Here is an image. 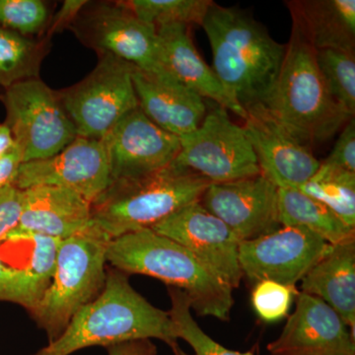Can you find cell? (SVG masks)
<instances>
[{
  "label": "cell",
  "instance_id": "cell-1",
  "mask_svg": "<svg viewBox=\"0 0 355 355\" xmlns=\"http://www.w3.org/2000/svg\"><path fill=\"white\" fill-rule=\"evenodd\" d=\"M202 27L222 85L246 113L260 107L275 86L286 46L275 41L246 11L214 2Z\"/></svg>",
  "mask_w": 355,
  "mask_h": 355
},
{
  "label": "cell",
  "instance_id": "cell-2",
  "mask_svg": "<svg viewBox=\"0 0 355 355\" xmlns=\"http://www.w3.org/2000/svg\"><path fill=\"white\" fill-rule=\"evenodd\" d=\"M151 338L170 347L178 345L169 312L150 304L130 286L127 273L110 266L99 296L77 312L60 338L32 355H70L87 347Z\"/></svg>",
  "mask_w": 355,
  "mask_h": 355
},
{
  "label": "cell",
  "instance_id": "cell-3",
  "mask_svg": "<svg viewBox=\"0 0 355 355\" xmlns=\"http://www.w3.org/2000/svg\"><path fill=\"white\" fill-rule=\"evenodd\" d=\"M250 112L265 114L309 148L331 139L352 120L331 98L318 67L316 49L294 20L275 86L265 102Z\"/></svg>",
  "mask_w": 355,
  "mask_h": 355
},
{
  "label": "cell",
  "instance_id": "cell-4",
  "mask_svg": "<svg viewBox=\"0 0 355 355\" xmlns=\"http://www.w3.org/2000/svg\"><path fill=\"white\" fill-rule=\"evenodd\" d=\"M107 261L127 275L154 277L184 291L198 316L229 321L234 305L233 289L222 282L193 254L153 229L128 233L110 241Z\"/></svg>",
  "mask_w": 355,
  "mask_h": 355
},
{
  "label": "cell",
  "instance_id": "cell-5",
  "mask_svg": "<svg viewBox=\"0 0 355 355\" xmlns=\"http://www.w3.org/2000/svg\"><path fill=\"white\" fill-rule=\"evenodd\" d=\"M209 184L174 163L146 176L116 180L91 205L92 222L111 240L151 229L184 205L200 200Z\"/></svg>",
  "mask_w": 355,
  "mask_h": 355
},
{
  "label": "cell",
  "instance_id": "cell-6",
  "mask_svg": "<svg viewBox=\"0 0 355 355\" xmlns=\"http://www.w3.org/2000/svg\"><path fill=\"white\" fill-rule=\"evenodd\" d=\"M110 241L93 222L83 232L60 241L50 286L29 312L46 331L49 343L60 338L77 312L101 293Z\"/></svg>",
  "mask_w": 355,
  "mask_h": 355
},
{
  "label": "cell",
  "instance_id": "cell-7",
  "mask_svg": "<svg viewBox=\"0 0 355 355\" xmlns=\"http://www.w3.org/2000/svg\"><path fill=\"white\" fill-rule=\"evenodd\" d=\"M6 109L4 123L19 148L23 163L50 158L77 137L57 91L41 79L21 81L1 96Z\"/></svg>",
  "mask_w": 355,
  "mask_h": 355
},
{
  "label": "cell",
  "instance_id": "cell-8",
  "mask_svg": "<svg viewBox=\"0 0 355 355\" xmlns=\"http://www.w3.org/2000/svg\"><path fill=\"white\" fill-rule=\"evenodd\" d=\"M80 83L57 91L77 137L102 139L125 114L139 107L132 83V64L102 53Z\"/></svg>",
  "mask_w": 355,
  "mask_h": 355
},
{
  "label": "cell",
  "instance_id": "cell-9",
  "mask_svg": "<svg viewBox=\"0 0 355 355\" xmlns=\"http://www.w3.org/2000/svg\"><path fill=\"white\" fill-rule=\"evenodd\" d=\"M181 150L174 164L210 184L227 183L260 175V167L244 128L227 110L212 102L197 130L179 137Z\"/></svg>",
  "mask_w": 355,
  "mask_h": 355
},
{
  "label": "cell",
  "instance_id": "cell-10",
  "mask_svg": "<svg viewBox=\"0 0 355 355\" xmlns=\"http://www.w3.org/2000/svg\"><path fill=\"white\" fill-rule=\"evenodd\" d=\"M70 29L98 55L109 53L147 72L165 71L157 28L140 20L123 1L87 2Z\"/></svg>",
  "mask_w": 355,
  "mask_h": 355
},
{
  "label": "cell",
  "instance_id": "cell-11",
  "mask_svg": "<svg viewBox=\"0 0 355 355\" xmlns=\"http://www.w3.org/2000/svg\"><path fill=\"white\" fill-rule=\"evenodd\" d=\"M330 247L308 229L280 226L268 234L240 243V266L243 275L254 284L270 280L296 287Z\"/></svg>",
  "mask_w": 355,
  "mask_h": 355
},
{
  "label": "cell",
  "instance_id": "cell-12",
  "mask_svg": "<svg viewBox=\"0 0 355 355\" xmlns=\"http://www.w3.org/2000/svg\"><path fill=\"white\" fill-rule=\"evenodd\" d=\"M151 229L188 250L231 288L239 287L244 277L239 261L241 241L200 200L184 205Z\"/></svg>",
  "mask_w": 355,
  "mask_h": 355
},
{
  "label": "cell",
  "instance_id": "cell-13",
  "mask_svg": "<svg viewBox=\"0 0 355 355\" xmlns=\"http://www.w3.org/2000/svg\"><path fill=\"white\" fill-rule=\"evenodd\" d=\"M111 183V170L102 139L77 137L60 153L43 160L22 163L13 186L58 187L78 193L92 205Z\"/></svg>",
  "mask_w": 355,
  "mask_h": 355
},
{
  "label": "cell",
  "instance_id": "cell-14",
  "mask_svg": "<svg viewBox=\"0 0 355 355\" xmlns=\"http://www.w3.org/2000/svg\"><path fill=\"white\" fill-rule=\"evenodd\" d=\"M102 140L109 158L111 182L165 169L181 150L179 137L156 125L139 107L121 118Z\"/></svg>",
  "mask_w": 355,
  "mask_h": 355
},
{
  "label": "cell",
  "instance_id": "cell-15",
  "mask_svg": "<svg viewBox=\"0 0 355 355\" xmlns=\"http://www.w3.org/2000/svg\"><path fill=\"white\" fill-rule=\"evenodd\" d=\"M277 190L260 174L209 184L200 202L224 222L240 241H249L280 227Z\"/></svg>",
  "mask_w": 355,
  "mask_h": 355
},
{
  "label": "cell",
  "instance_id": "cell-16",
  "mask_svg": "<svg viewBox=\"0 0 355 355\" xmlns=\"http://www.w3.org/2000/svg\"><path fill=\"white\" fill-rule=\"evenodd\" d=\"M60 240L8 233L0 240V301L34 309L50 286Z\"/></svg>",
  "mask_w": 355,
  "mask_h": 355
},
{
  "label": "cell",
  "instance_id": "cell-17",
  "mask_svg": "<svg viewBox=\"0 0 355 355\" xmlns=\"http://www.w3.org/2000/svg\"><path fill=\"white\" fill-rule=\"evenodd\" d=\"M296 309L270 355H355L354 334L342 317L322 299L298 292Z\"/></svg>",
  "mask_w": 355,
  "mask_h": 355
},
{
  "label": "cell",
  "instance_id": "cell-18",
  "mask_svg": "<svg viewBox=\"0 0 355 355\" xmlns=\"http://www.w3.org/2000/svg\"><path fill=\"white\" fill-rule=\"evenodd\" d=\"M244 121L261 174L277 188L298 190L314 176L321 162L312 149L261 112H250Z\"/></svg>",
  "mask_w": 355,
  "mask_h": 355
},
{
  "label": "cell",
  "instance_id": "cell-19",
  "mask_svg": "<svg viewBox=\"0 0 355 355\" xmlns=\"http://www.w3.org/2000/svg\"><path fill=\"white\" fill-rule=\"evenodd\" d=\"M132 77L139 108L159 128L180 137L200 127L207 103L169 70L154 73L133 65Z\"/></svg>",
  "mask_w": 355,
  "mask_h": 355
},
{
  "label": "cell",
  "instance_id": "cell-20",
  "mask_svg": "<svg viewBox=\"0 0 355 355\" xmlns=\"http://www.w3.org/2000/svg\"><path fill=\"white\" fill-rule=\"evenodd\" d=\"M22 191V212L11 232L43 235L62 241L83 232L92 222L91 203L74 191L49 186Z\"/></svg>",
  "mask_w": 355,
  "mask_h": 355
},
{
  "label": "cell",
  "instance_id": "cell-21",
  "mask_svg": "<svg viewBox=\"0 0 355 355\" xmlns=\"http://www.w3.org/2000/svg\"><path fill=\"white\" fill-rule=\"evenodd\" d=\"M161 62L184 85L222 108L246 120V111L231 97L216 72L205 64L191 38L189 26L170 24L157 28Z\"/></svg>",
  "mask_w": 355,
  "mask_h": 355
},
{
  "label": "cell",
  "instance_id": "cell-22",
  "mask_svg": "<svg viewBox=\"0 0 355 355\" xmlns=\"http://www.w3.org/2000/svg\"><path fill=\"white\" fill-rule=\"evenodd\" d=\"M302 292L322 299L355 330V241L331 245L303 277Z\"/></svg>",
  "mask_w": 355,
  "mask_h": 355
},
{
  "label": "cell",
  "instance_id": "cell-23",
  "mask_svg": "<svg viewBox=\"0 0 355 355\" xmlns=\"http://www.w3.org/2000/svg\"><path fill=\"white\" fill-rule=\"evenodd\" d=\"M287 6L316 50L354 51V0L289 1Z\"/></svg>",
  "mask_w": 355,
  "mask_h": 355
},
{
  "label": "cell",
  "instance_id": "cell-24",
  "mask_svg": "<svg viewBox=\"0 0 355 355\" xmlns=\"http://www.w3.org/2000/svg\"><path fill=\"white\" fill-rule=\"evenodd\" d=\"M280 226H299L310 230L328 244L355 241V228L349 227L323 203L293 189L277 190Z\"/></svg>",
  "mask_w": 355,
  "mask_h": 355
},
{
  "label": "cell",
  "instance_id": "cell-25",
  "mask_svg": "<svg viewBox=\"0 0 355 355\" xmlns=\"http://www.w3.org/2000/svg\"><path fill=\"white\" fill-rule=\"evenodd\" d=\"M50 39H33L0 27V86L38 79Z\"/></svg>",
  "mask_w": 355,
  "mask_h": 355
},
{
  "label": "cell",
  "instance_id": "cell-26",
  "mask_svg": "<svg viewBox=\"0 0 355 355\" xmlns=\"http://www.w3.org/2000/svg\"><path fill=\"white\" fill-rule=\"evenodd\" d=\"M298 191L314 198L349 227L355 228V174L324 164Z\"/></svg>",
  "mask_w": 355,
  "mask_h": 355
},
{
  "label": "cell",
  "instance_id": "cell-27",
  "mask_svg": "<svg viewBox=\"0 0 355 355\" xmlns=\"http://www.w3.org/2000/svg\"><path fill=\"white\" fill-rule=\"evenodd\" d=\"M316 60L331 98L352 118L355 113L354 51L316 50Z\"/></svg>",
  "mask_w": 355,
  "mask_h": 355
},
{
  "label": "cell",
  "instance_id": "cell-28",
  "mask_svg": "<svg viewBox=\"0 0 355 355\" xmlns=\"http://www.w3.org/2000/svg\"><path fill=\"white\" fill-rule=\"evenodd\" d=\"M140 20L155 26L200 25L214 1L210 0H130L123 1Z\"/></svg>",
  "mask_w": 355,
  "mask_h": 355
},
{
  "label": "cell",
  "instance_id": "cell-29",
  "mask_svg": "<svg viewBox=\"0 0 355 355\" xmlns=\"http://www.w3.org/2000/svg\"><path fill=\"white\" fill-rule=\"evenodd\" d=\"M171 309L168 311L176 326L178 338H182L191 345L197 355H254L252 352H239L226 349L212 340L198 326L191 315V301L184 291L168 287Z\"/></svg>",
  "mask_w": 355,
  "mask_h": 355
},
{
  "label": "cell",
  "instance_id": "cell-30",
  "mask_svg": "<svg viewBox=\"0 0 355 355\" xmlns=\"http://www.w3.org/2000/svg\"><path fill=\"white\" fill-rule=\"evenodd\" d=\"M50 8L42 0H0V27L31 38L46 31Z\"/></svg>",
  "mask_w": 355,
  "mask_h": 355
},
{
  "label": "cell",
  "instance_id": "cell-31",
  "mask_svg": "<svg viewBox=\"0 0 355 355\" xmlns=\"http://www.w3.org/2000/svg\"><path fill=\"white\" fill-rule=\"evenodd\" d=\"M296 287H289L270 280L254 284L252 304L257 315L265 322H277L288 314L292 298L297 295Z\"/></svg>",
  "mask_w": 355,
  "mask_h": 355
},
{
  "label": "cell",
  "instance_id": "cell-32",
  "mask_svg": "<svg viewBox=\"0 0 355 355\" xmlns=\"http://www.w3.org/2000/svg\"><path fill=\"white\" fill-rule=\"evenodd\" d=\"M324 164L340 168L355 174V121H347L336 140L330 155L324 161Z\"/></svg>",
  "mask_w": 355,
  "mask_h": 355
},
{
  "label": "cell",
  "instance_id": "cell-33",
  "mask_svg": "<svg viewBox=\"0 0 355 355\" xmlns=\"http://www.w3.org/2000/svg\"><path fill=\"white\" fill-rule=\"evenodd\" d=\"M22 207V190L13 184L0 188V240L17 226Z\"/></svg>",
  "mask_w": 355,
  "mask_h": 355
},
{
  "label": "cell",
  "instance_id": "cell-34",
  "mask_svg": "<svg viewBox=\"0 0 355 355\" xmlns=\"http://www.w3.org/2000/svg\"><path fill=\"white\" fill-rule=\"evenodd\" d=\"M88 1L83 0H67L62 9L55 14V17L51 18L50 24L46 28V38L50 39L55 33L62 32V30L70 28L74 20L76 19L81 9Z\"/></svg>",
  "mask_w": 355,
  "mask_h": 355
},
{
  "label": "cell",
  "instance_id": "cell-35",
  "mask_svg": "<svg viewBox=\"0 0 355 355\" xmlns=\"http://www.w3.org/2000/svg\"><path fill=\"white\" fill-rule=\"evenodd\" d=\"M22 163V155L16 144L0 157V188L13 184Z\"/></svg>",
  "mask_w": 355,
  "mask_h": 355
},
{
  "label": "cell",
  "instance_id": "cell-36",
  "mask_svg": "<svg viewBox=\"0 0 355 355\" xmlns=\"http://www.w3.org/2000/svg\"><path fill=\"white\" fill-rule=\"evenodd\" d=\"M109 355H156L157 347L151 340H137L107 347Z\"/></svg>",
  "mask_w": 355,
  "mask_h": 355
},
{
  "label": "cell",
  "instance_id": "cell-37",
  "mask_svg": "<svg viewBox=\"0 0 355 355\" xmlns=\"http://www.w3.org/2000/svg\"><path fill=\"white\" fill-rule=\"evenodd\" d=\"M15 146L10 130L4 123H0V157Z\"/></svg>",
  "mask_w": 355,
  "mask_h": 355
},
{
  "label": "cell",
  "instance_id": "cell-38",
  "mask_svg": "<svg viewBox=\"0 0 355 355\" xmlns=\"http://www.w3.org/2000/svg\"><path fill=\"white\" fill-rule=\"evenodd\" d=\"M173 352H174V355H197V354H188L184 352L183 349L180 347L179 345H174V347H171Z\"/></svg>",
  "mask_w": 355,
  "mask_h": 355
}]
</instances>
